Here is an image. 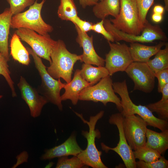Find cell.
<instances>
[{"instance_id":"7a4b0ae2","label":"cell","mask_w":168,"mask_h":168,"mask_svg":"<svg viewBox=\"0 0 168 168\" xmlns=\"http://www.w3.org/2000/svg\"><path fill=\"white\" fill-rule=\"evenodd\" d=\"M113 87L114 92L121 97L122 108L121 113L123 116L137 114L146 122L147 125L157 128L161 131L167 129V121L156 117L146 106L137 105L133 102L129 96L125 80L113 82Z\"/></svg>"},{"instance_id":"cb8c5ba5","label":"cell","mask_w":168,"mask_h":168,"mask_svg":"<svg viewBox=\"0 0 168 168\" xmlns=\"http://www.w3.org/2000/svg\"><path fill=\"white\" fill-rule=\"evenodd\" d=\"M161 99L159 101L148 105L146 106L152 112L156 113L160 119L167 121L168 119V84L162 89L161 92Z\"/></svg>"},{"instance_id":"9c48e42d","label":"cell","mask_w":168,"mask_h":168,"mask_svg":"<svg viewBox=\"0 0 168 168\" xmlns=\"http://www.w3.org/2000/svg\"><path fill=\"white\" fill-rule=\"evenodd\" d=\"M15 33L30 46L37 55L48 61L50 64L51 63L50 54L56 41L52 39L49 34L42 35L25 28L18 29Z\"/></svg>"},{"instance_id":"ab89813d","label":"cell","mask_w":168,"mask_h":168,"mask_svg":"<svg viewBox=\"0 0 168 168\" xmlns=\"http://www.w3.org/2000/svg\"><path fill=\"white\" fill-rule=\"evenodd\" d=\"M3 97V96L2 95H0V99L2 98Z\"/></svg>"},{"instance_id":"f35d334b","label":"cell","mask_w":168,"mask_h":168,"mask_svg":"<svg viewBox=\"0 0 168 168\" xmlns=\"http://www.w3.org/2000/svg\"><path fill=\"white\" fill-rule=\"evenodd\" d=\"M165 6V8L166 11H168V0H163Z\"/></svg>"},{"instance_id":"8d00e7d4","label":"cell","mask_w":168,"mask_h":168,"mask_svg":"<svg viewBox=\"0 0 168 168\" xmlns=\"http://www.w3.org/2000/svg\"><path fill=\"white\" fill-rule=\"evenodd\" d=\"M165 10L164 8L160 5H156L153 8V13L162 15Z\"/></svg>"},{"instance_id":"f546056e","label":"cell","mask_w":168,"mask_h":168,"mask_svg":"<svg viewBox=\"0 0 168 168\" xmlns=\"http://www.w3.org/2000/svg\"><path fill=\"white\" fill-rule=\"evenodd\" d=\"M138 8L139 20L144 25L147 21L146 17L148 12L154 0H135Z\"/></svg>"},{"instance_id":"5bb4252c","label":"cell","mask_w":168,"mask_h":168,"mask_svg":"<svg viewBox=\"0 0 168 168\" xmlns=\"http://www.w3.org/2000/svg\"><path fill=\"white\" fill-rule=\"evenodd\" d=\"M17 85L22 98L29 108L31 116L34 118L40 116L44 106L49 102L48 100L44 96L40 95L38 91L22 76Z\"/></svg>"},{"instance_id":"44dd1931","label":"cell","mask_w":168,"mask_h":168,"mask_svg":"<svg viewBox=\"0 0 168 168\" xmlns=\"http://www.w3.org/2000/svg\"><path fill=\"white\" fill-rule=\"evenodd\" d=\"M120 9V0H102L94 6L92 11L96 17L104 20L109 15L116 17Z\"/></svg>"},{"instance_id":"484cf974","label":"cell","mask_w":168,"mask_h":168,"mask_svg":"<svg viewBox=\"0 0 168 168\" xmlns=\"http://www.w3.org/2000/svg\"><path fill=\"white\" fill-rule=\"evenodd\" d=\"M57 13L62 20L71 21L77 16V9L74 0H60Z\"/></svg>"},{"instance_id":"4dcf8cb0","label":"cell","mask_w":168,"mask_h":168,"mask_svg":"<svg viewBox=\"0 0 168 168\" xmlns=\"http://www.w3.org/2000/svg\"><path fill=\"white\" fill-rule=\"evenodd\" d=\"M10 5V10L13 16L22 12L24 9L32 5L35 0H6Z\"/></svg>"},{"instance_id":"30bf717a","label":"cell","mask_w":168,"mask_h":168,"mask_svg":"<svg viewBox=\"0 0 168 168\" xmlns=\"http://www.w3.org/2000/svg\"><path fill=\"white\" fill-rule=\"evenodd\" d=\"M123 125L125 136L132 150L145 146L147 125L139 116H123Z\"/></svg>"},{"instance_id":"4316f807","label":"cell","mask_w":168,"mask_h":168,"mask_svg":"<svg viewBox=\"0 0 168 168\" xmlns=\"http://www.w3.org/2000/svg\"><path fill=\"white\" fill-rule=\"evenodd\" d=\"M135 158L146 162L155 161L162 156L158 152L145 145L139 147L133 151Z\"/></svg>"},{"instance_id":"4fadbf2b","label":"cell","mask_w":168,"mask_h":168,"mask_svg":"<svg viewBox=\"0 0 168 168\" xmlns=\"http://www.w3.org/2000/svg\"><path fill=\"white\" fill-rule=\"evenodd\" d=\"M125 72L134 83L133 90L146 93L152 91L155 85V73L146 63L133 62Z\"/></svg>"},{"instance_id":"7402d4cb","label":"cell","mask_w":168,"mask_h":168,"mask_svg":"<svg viewBox=\"0 0 168 168\" xmlns=\"http://www.w3.org/2000/svg\"><path fill=\"white\" fill-rule=\"evenodd\" d=\"M16 33L13 35L10 44V55L14 60L20 63L28 65L30 62V54Z\"/></svg>"},{"instance_id":"ffe728a7","label":"cell","mask_w":168,"mask_h":168,"mask_svg":"<svg viewBox=\"0 0 168 168\" xmlns=\"http://www.w3.org/2000/svg\"><path fill=\"white\" fill-rule=\"evenodd\" d=\"M145 146L163 154L168 148V130L158 133L147 128Z\"/></svg>"},{"instance_id":"d4e9b609","label":"cell","mask_w":168,"mask_h":168,"mask_svg":"<svg viewBox=\"0 0 168 168\" xmlns=\"http://www.w3.org/2000/svg\"><path fill=\"white\" fill-rule=\"evenodd\" d=\"M164 49H160L152 59H149L147 64L154 72L168 68V44H166Z\"/></svg>"},{"instance_id":"277c9868","label":"cell","mask_w":168,"mask_h":168,"mask_svg":"<svg viewBox=\"0 0 168 168\" xmlns=\"http://www.w3.org/2000/svg\"><path fill=\"white\" fill-rule=\"evenodd\" d=\"M37 0L35 1L26 11L12 16L11 28H27L42 35H48L52 31V26L46 23L41 15V10L45 0H42L40 3Z\"/></svg>"},{"instance_id":"7c38bea8","label":"cell","mask_w":168,"mask_h":168,"mask_svg":"<svg viewBox=\"0 0 168 168\" xmlns=\"http://www.w3.org/2000/svg\"><path fill=\"white\" fill-rule=\"evenodd\" d=\"M123 119V116L121 113L112 114L110 117L109 123L116 125L118 129L119 141L117 146L114 148H111L101 143V148L106 152L111 150L117 153L121 157L127 168H136V161L133 151L128 145L124 133Z\"/></svg>"},{"instance_id":"8fae6325","label":"cell","mask_w":168,"mask_h":168,"mask_svg":"<svg viewBox=\"0 0 168 168\" xmlns=\"http://www.w3.org/2000/svg\"><path fill=\"white\" fill-rule=\"evenodd\" d=\"M108 42L110 50L105 55V67L108 70L109 75L111 76L115 72L125 71L133 61L129 47L126 44Z\"/></svg>"},{"instance_id":"ac0fdd59","label":"cell","mask_w":168,"mask_h":168,"mask_svg":"<svg viewBox=\"0 0 168 168\" xmlns=\"http://www.w3.org/2000/svg\"><path fill=\"white\" fill-rule=\"evenodd\" d=\"M165 44L161 41L154 46H147L138 42L131 43L129 49L133 62L146 63Z\"/></svg>"},{"instance_id":"5b68a950","label":"cell","mask_w":168,"mask_h":168,"mask_svg":"<svg viewBox=\"0 0 168 168\" xmlns=\"http://www.w3.org/2000/svg\"><path fill=\"white\" fill-rule=\"evenodd\" d=\"M29 54L33 59L35 67L37 70L41 80L38 92L44 96L49 102L56 105L60 110H63L60 91L63 88L65 83L51 77L47 71L46 67L41 58L37 55L32 49L26 47Z\"/></svg>"},{"instance_id":"6da1fadb","label":"cell","mask_w":168,"mask_h":168,"mask_svg":"<svg viewBox=\"0 0 168 168\" xmlns=\"http://www.w3.org/2000/svg\"><path fill=\"white\" fill-rule=\"evenodd\" d=\"M51 60L47 71L54 78H62L67 83L72 80L74 66L80 60L81 55L72 53L67 49L64 42L61 40L56 41L50 55Z\"/></svg>"},{"instance_id":"f1b7e54d","label":"cell","mask_w":168,"mask_h":168,"mask_svg":"<svg viewBox=\"0 0 168 168\" xmlns=\"http://www.w3.org/2000/svg\"><path fill=\"white\" fill-rule=\"evenodd\" d=\"M77 156H73L70 158L67 156L58 157L56 168H80L86 166Z\"/></svg>"},{"instance_id":"83f0119b","label":"cell","mask_w":168,"mask_h":168,"mask_svg":"<svg viewBox=\"0 0 168 168\" xmlns=\"http://www.w3.org/2000/svg\"><path fill=\"white\" fill-rule=\"evenodd\" d=\"M8 62L0 52V76L2 75L4 77L11 89L12 96L14 97H16L17 94L14 83L10 75L11 72L9 68Z\"/></svg>"},{"instance_id":"603a6c76","label":"cell","mask_w":168,"mask_h":168,"mask_svg":"<svg viewBox=\"0 0 168 168\" xmlns=\"http://www.w3.org/2000/svg\"><path fill=\"white\" fill-rule=\"evenodd\" d=\"M80 75L83 79L93 85L103 78L109 75V73L104 66L96 67L84 63L80 70Z\"/></svg>"},{"instance_id":"60d3db41","label":"cell","mask_w":168,"mask_h":168,"mask_svg":"<svg viewBox=\"0 0 168 168\" xmlns=\"http://www.w3.org/2000/svg\"><path fill=\"white\" fill-rule=\"evenodd\" d=\"M100 0V1H101V0Z\"/></svg>"},{"instance_id":"d590c367","label":"cell","mask_w":168,"mask_h":168,"mask_svg":"<svg viewBox=\"0 0 168 168\" xmlns=\"http://www.w3.org/2000/svg\"><path fill=\"white\" fill-rule=\"evenodd\" d=\"M99 0H79L80 4L83 8L87 6H94L99 1Z\"/></svg>"},{"instance_id":"9a60e30c","label":"cell","mask_w":168,"mask_h":168,"mask_svg":"<svg viewBox=\"0 0 168 168\" xmlns=\"http://www.w3.org/2000/svg\"><path fill=\"white\" fill-rule=\"evenodd\" d=\"M75 27L77 35L76 42L83 49V54L81 55V62L97 66L103 67L105 60L96 52L93 44V36H89L87 33L82 32L76 26Z\"/></svg>"},{"instance_id":"836d02e7","label":"cell","mask_w":168,"mask_h":168,"mask_svg":"<svg viewBox=\"0 0 168 168\" xmlns=\"http://www.w3.org/2000/svg\"><path fill=\"white\" fill-rule=\"evenodd\" d=\"M155 77L158 80V91L161 93L165 86L168 84V68L155 73Z\"/></svg>"},{"instance_id":"e575fe53","label":"cell","mask_w":168,"mask_h":168,"mask_svg":"<svg viewBox=\"0 0 168 168\" xmlns=\"http://www.w3.org/2000/svg\"><path fill=\"white\" fill-rule=\"evenodd\" d=\"M71 21L83 32L87 33L92 30L93 24L81 19L78 16L72 19Z\"/></svg>"},{"instance_id":"d6986e66","label":"cell","mask_w":168,"mask_h":168,"mask_svg":"<svg viewBox=\"0 0 168 168\" xmlns=\"http://www.w3.org/2000/svg\"><path fill=\"white\" fill-rule=\"evenodd\" d=\"M12 16L9 8L0 14V52L8 62L10 60L8 39Z\"/></svg>"},{"instance_id":"d6a6232c","label":"cell","mask_w":168,"mask_h":168,"mask_svg":"<svg viewBox=\"0 0 168 168\" xmlns=\"http://www.w3.org/2000/svg\"><path fill=\"white\" fill-rule=\"evenodd\" d=\"M92 30L102 35L107 40L114 42V39L113 36L106 30L104 26V20L93 24Z\"/></svg>"},{"instance_id":"e0dca14e","label":"cell","mask_w":168,"mask_h":168,"mask_svg":"<svg viewBox=\"0 0 168 168\" xmlns=\"http://www.w3.org/2000/svg\"><path fill=\"white\" fill-rule=\"evenodd\" d=\"M93 86L83 79L80 75V70L77 69L75 71L74 75L71 81L65 84L63 88L64 93L61 96L62 101L70 100L73 105L77 104L80 92L85 88Z\"/></svg>"},{"instance_id":"74e56055","label":"cell","mask_w":168,"mask_h":168,"mask_svg":"<svg viewBox=\"0 0 168 168\" xmlns=\"http://www.w3.org/2000/svg\"><path fill=\"white\" fill-rule=\"evenodd\" d=\"M152 20L155 22L159 23L161 21L162 19V15L153 13L152 15Z\"/></svg>"},{"instance_id":"8992f818","label":"cell","mask_w":168,"mask_h":168,"mask_svg":"<svg viewBox=\"0 0 168 168\" xmlns=\"http://www.w3.org/2000/svg\"><path fill=\"white\" fill-rule=\"evenodd\" d=\"M120 9L118 16L110 21L117 29L129 34L138 35L144 25L140 22L138 8L135 0H120Z\"/></svg>"},{"instance_id":"3957f363","label":"cell","mask_w":168,"mask_h":168,"mask_svg":"<svg viewBox=\"0 0 168 168\" xmlns=\"http://www.w3.org/2000/svg\"><path fill=\"white\" fill-rule=\"evenodd\" d=\"M84 123L88 126L89 130L82 131V134L87 140L86 148L82 151L77 156L86 166L93 168H108L103 163L101 159L102 152L98 150L96 146L95 138L100 137V133L97 130H95V126L98 121L103 116L104 111H101L95 116H91L89 121L86 120L82 114L75 112Z\"/></svg>"},{"instance_id":"2e32d148","label":"cell","mask_w":168,"mask_h":168,"mask_svg":"<svg viewBox=\"0 0 168 168\" xmlns=\"http://www.w3.org/2000/svg\"><path fill=\"white\" fill-rule=\"evenodd\" d=\"M82 151L77 142L75 135L73 134L62 144L46 150L40 159L45 160L69 155L77 156Z\"/></svg>"},{"instance_id":"ba28073f","label":"cell","mask_w":168,"mask_h":168,"mask_svg":"<svg viewBox=\"0 0 168 168\" xmlns=\"http://www.w3.org/2000/svg\"><path fill=\"white\" fill-rule=\"evenodd\" d=\"M110 76L103 77L96 84L83 89L79 94V100L100 102L105 105L108 102H112L121 112L122 108L121 100L115 94Z\"/></svg>"},{"instance_id":"52a82bcc","label":"cell","mask_w":168,"mask_h":168,"mask_svg":"<svg viewBox=\"0 0 168 168\" xmlns=\"http://www.w3.org/2000/svg\"><path fill=\"white\" fill-rule=\"evenodd\" d=\"M104 26L106 30L113 36L115 41H124L131 43H151L156 40L165 41L167 37L162 30L158 25H152L147 21L141 33L138 35L123 32L115 28L110 20H104Z\"/></svg>"},{"instance_id":"1f68e13d","label":"cell","mask_w":168,"mask_h":168,"mask_svg":"<svg viewBox=\"0 0 168 168\" xmlns=\"http://www.w3.org/2000/svg\"><path fill=\"white\" fill-rule=\"evenodd\" d=\"M136 167L138 168H167L168 161L163 156L152 162H146L139 160L136 162Z\"/></svg>"}]
</instances>
